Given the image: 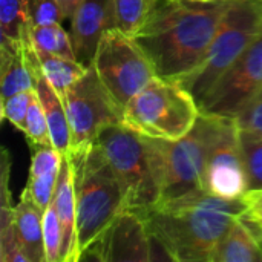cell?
I'll return each instance as SVG.
<instances>
[{
  "label": "cell",
  "mask_w": 262,
  "mask_h": 262,
  "mask_svg": "<svg viewBox=\"0 0 262 262\" xmlns=\"http://www.w3.org/2000/svg\"><path fill=\"white\" fill-rule=\"evenodd\" d=\"M230 0H155L132 37L158 77L181 81L204 58Z\"/></svg>",
  "instance_id": "cell-1"
},
{
  "label": "cell",
  "mask_w": 262,
  "mask_h": 262,
  "mask_svg": "<svg viewBox=\"0 0 262 262\" xmlns=\"http://www.w3.org/2000/svg\"><path fill=\"white\" fill-rule=\"evenodd\" d=\"M247 212L244 198L229 200L196 190L163 200L138 213L167 259L210 262L232 224Z\"/></svg>",
  "instance_id": "cell-2"
},
{
  "label": "cell",
  "mask_w": 262,
  "mask_h": 262,
  "mask_svg": "<svg viewBox=\"0 0 262 262\" xmlns=\"http://www.w3.org/2000/svg\"><path fill=\"white\" fill-rule=\"evenodd\" d=\"M74 170L77 200V261L104 235L112 223L127 210L124 189L101 147L68 155Z\"/></svg>",
  "instance_id": "cell-3"
},
{
  "label": "cell",
  "mask_w": 262,
  "mask_h": 262,
  "mask_svg": "<svg viewBox=\"0 0 262 262\" xmlns=\"http://www.w3.org/2000/svg\"><path fill=\"white\" fill-rule=\"evenodd\" d=\"M95 143L124 189L127 210L144 212L161 201L164 177L160 140L143 137L118 123L106 127Z\"/></svg>",
  "instance_id": "cell-4"
},
{
  "label": "cell",
  "mask_w": 262,
  "mask_h": 262,
  "mask_svg": "<svg viewBox=\"0 0 262 262\" xmlns=\"http://www.w3.org/2000/svg\"><path fill=\"white\" fill-rule=\"evenodd\" d=\"M201 107L178 81L155 75L123 109V124L161 141H178L195 126Z\"/></svg>",
  "instance_id": "cell-5"
},
{
  "label": "cell",
  "mask_w": 262,
  "mask_h": 262,
  "mask_svg": "<svg viewBox=\"0 0 262 262\" xmlns=\"http://www.w3.org/2000/svg\"><path fill=\"white\" fill-rule=\"evenodd\" d=\"M261 34V0H230L204 58L178 83H181L200 103L220 77Z\"/></svg>",
  "instance_id": "cell-6"
},
{
  "label": "cell",
  "mask_w": 262,
  "mask_h": 262,
  "mask_svg": "<svg viewBox=\"0 0 262 262\" xmlns=\"http://www.w3.org/2000/svg\"><path fill=\"white\" fill-rule=\"evenodd\" d=\"M235 118L201 112L193 129L178 141H161L163 200L204 190L209 158Z\"/></svg>",
  "instance_id": "cell-7"
},
{
  "label": "cell",
  "mask_w": 262,
  "mask_h": 262,
  "mask_svg": "<svg viewBox=\"0 0 262 262\" xmlns=\"http://www.w3.org/2000/svg\"><path fill=\"white\" fill-rule=\"evenodd\" d=\"M92 66L121 111L157 75L150 58L137 40L118 28L103 34Z\"/></svg>",
  "instance_id": "cell-8"
},
{
  "label": "cell",
  "mask_w": 262,
  "mask_h": 262,
  "mask_svg": "<svg viewBox=\"0 0 262 262\" xmlns=\"http://www.w3.org/2000/svg\"><path fill=\"white\" fill-rule=\"evenodd\" d=\"M61 98L72 137L69 155L83 154L106 127L123 123V111L107 92L92 64L77 83L61 94Z\"/></svg>",
  "instance_id": "cell-9"
},
{
  "label": "cell",
  "mask_w": 262,
  "mask_h": 262,
  "mask_svg": "<svg viewBox=\"0 0 262 262\" xmlns=\"http://www.w3.org/2000/svg\"><path fill=\"white\" fill-rule=\"evenodd\" d=\"M262 91V34L198 103L201 112L235 118Z\"/></svg>",
  "instance_id": "cell-10"
},
{
  "label": "cell",
  "mask_w": 262,
  "mask_h": 262,
  "mask_svg": "<svg viewBox=\"0 0 262 262\" xmlns=\"http://www.w3.org/2000/svg\"><path fill=\"white\" fill-rule=\"evenodd\" d=\"M154 238L138 212L124 210L104 235L84 253V258L103 262H146L152 256Z\"/></svg>",
  "instance_id": "cell-11"
},
{
  "label": "cell",
  "mask_w": 262,
  "mask_h": 262,
  "mask_svg": "<svg viewBox=\"0 0 262 262\" xmlns=\"http://www.w3.org/2000/svg\"><path fill=\"white\" fill-rule=\"evenodd\" d=\"M204 190L229 200L244 198L249 190V177L236 121L227 129L209 158Z\"/></svg>",
  "instance_id": "cell-12"
},
{
  "label": "cell",
  "mask_w": 262,
  "mask_h": 262,
  "mask_svg": "<svg viewBox=\"0 0 262 262\" xmlns=\"http://www.w3.org/2000/svg\"><path fill=\"white\" fill-rule=\"evenodd\" d=\"M71 28L77 60L84 66H91L103 34L117 28L114 0H83L71 20Z\"/></svg>",
  "instance_id": "cell-13"
},
{
  "label": "cell",
  "mask_w": 262,
  "mask_h": 262,
  "mask_svg": "<svg viewBox=\"0 0 262 262\" xmlns=\"http://www.w3.org/2000/svg\"><path fill=\"white\" fill-rule=\"evenodd\" d=\"M25 51H26V57H28V61H29L32 75H34V89L37 91V95L41 101V106H43V111L46 115L52 146L61 155H69L72 137H71V127H69V120H68L63 98L55 91V88L49 83V80L43 75L41 69L38 68V63L26 41V37H25Z\"/></svg>",
  "instance_id": "cell-14"
},
{
  "label": "cell",
  "mask_w": 262,
  "mask_h": 262,
  "mask_svg": "<svg viewBox=\"0 0 262 262\" xmlns=\"http://www.w3.org/2000/svg\"><path fill=\"white\" fill-rule=\"evenodd\" d=\"M61 226V262H77V200L74 170L68 155H63L57 187L52 200Z\"/></svg>",
  "instance_id": "cell-15"
},
{
  "label": "cell",
  "mask_w": 262,
  "mask_h": 262,
  "mask_svg": "<svg viewBox=\"0 0 262 262\" xmlns=\"http://www.w3.org/2000/svg\"><path fill=\"white\" fill-rule=\"evenodd\" d=\"M31 167L25 193L45 212L52 203L63 155L54 146L31 147Z\"/></svg>",
  "instance_id": "cell-16"
},
{
  "label": "cell",
  "mask_w": 262,
  "mask_h": 262,
  "mask_svg": "<svg viewBox=\"0 0 262 262\" xmlns=\"http://www.w3.org/2000/svg\"><path fill=\"white\" fill-rule=\"evenodd\" d=\"M261 232L249 212L241 215L216 247L210 262H262Z\"/></svg>",
  "instance_id": "cell-17"
},
{
  "label": "cell",
  "mask_w": 262,
  "mask_h": 262,
  "mask_svg": "<svg viewBox=\"0 0 262 262\" xmlns=\"http://www.w3.org/2000/svg\"><path fill=\"white\" fill-rule=\"evenodd\" d=\"M0 100L21 91L34 89V75L20 41H0Z\"/></svg>",
  "instance_id": "cell-18"
},
{
  "label": "cell",
  "mask_w": 262,
  "mask_h": 262,
  "mask_svg": "<svg viewBox=\"0 0 262 262\" xmlns=\"http://www.w3.org/2000/svg\"><path fill=\"white\" fill-rule=\"evenodd\" d=\"M43 210L21 192L20 201L14 206V224L17 236L31 262H46L43 239Z\"/></svg>",
  "instance_id": "cell-19"
},
{
  "label": "cell",
  "mask_w": 262,
  "mask_h": 262,
  "mask_svg": "<svg viewBox=\"0 0 262 262\" xmlns=\"http://www.w3.org/2000/svg\"><path fill=\"white\" fill-rule=\"evenodd\" d=\"M29 48L35 57L43 75L49 80V83L55 88V91L60 95L64 91H68L74 83H77L86 74V71L89 68V66L81 64L75 58H66V57H60V55L38 52L31 45H29Z\"/></svg>",
  "instance_id": "cell-20"
},
{
  "label": "cell",
  "mask_w": 262,
  "mask_h": 262,
  "mask_svg": "<svg viewBox=\"0 0 262 262\" xmlns=\"http://www.w3.org/2000/svg\"><path fill=\"white\" fill-rule=\"evenodd\" d=\"M26 40L38 52L77 60L75 52H74L72 38L63 29L60 21L31 26L26 34Z\"/></svg>",
  "instance_id": "cell-21"
},
{
  "label": "cell",
  "mask_w": 262,
  "mask_h": 262,
  "mask_svg": "<svg viewBox=\"0 0 262 262\" xmlns=\"http://www.w3.org/2000/svg\"><path fill=\"white\" fill-rule=\"evenodd\" d=\"M31 28L28 0H0V41H20Z\"/></svg>",
  "instance_id": "cell-22"
},
{
  "label": "cell",
  "mask_w": 262,
  "mask_h": 262,
  "mask_svg": "<svg viewBox=\"0 0 262 262\" xmlns=\"http://www.w3.org/2000/svg\"><path fill=\"white\" fill-rule=\"evenodd\" d=\"M117 28L134 35L147 20L155 0H114Z\"/></svg>",
  "instance_id": "cell-23"
},
{
  "label": "cell",
  "mask_w": 262,
  "mask_h": 262,
  "mask_svg": "<svg viewBox=\"0 0 262 262\" xmlns=\"http://www.w3.org/2000/svg\"><path fill=\"white\" fill-rule=\"evenodd\" d=\"M23 134H25V137L28 140V144L31 147H35V146H52V140H51L46 115H45L41 101H40L35 89L32 92L31 104H29L28 115H26V127H25Z\"/></svg>",
  "instance_id": "cell-24"
},
{
  "label": "cell",
  "mask_w": 262,
  "mask_h": 262,
  "mask_svg": "<svg viewBox=\"0 0 262 262\" xmlns=\"http://www.w3.org/2000/svg\"><path fill=\"white\" fill-rule=\"evenodd\" d=\"M43 239L46 262H61V226L54 203L43 213Z\"/></svg>",
  "instance_id": "cell-25"
},
{
  "label": "cell",
  "mask_w": 262,
  "mask_h": 262,
  "mask_svg": "<svg viewBox=\"0 0 262 262\" xmlns=\"http://www.w3.org/2000/svg\"><path fill=\"white\" fill-rule=\"evenodd\" d=\"M241 138H262V91L235 117Z\"/></svg>",
  "instance_id": "cell-26"
},
{
  "label": "cell",
  "mask_w": 262,
  "mask_h": 262,
  "mask_svg": "<svg viewBox=\"0 0 262 262\" xmlns=\"http://www.w3.org/2000/svg\"><path fill=\"white\" fill-rule=\"evenodd\" d=\"M32 92L34 89L21 91V92H17L11 97L0 100L2 118L8 120L14 127H17L21 132H25V127H26V115H28V109L31 104Z\"/></svg>",
  "instance_id": "cell-27"
},
{
  "label": "cell",
  "mask_w": 262,
  "mask_h": 262,
  "mask_svg": "<svg viewBox=\"0 0 262 262\" xmlns=\"http://www.w3.org/2000/svg\"><path fill=\"white\" fill-rule=\"evenodd\" d=\"M241 143L249 177V190H259L262 189V138H241Z\"/></svg>",
  "instance_id": "cell-28"
},
{
  "label": "cell",
  "mask_w": 262,
  "mask_h": 262,
  "mask_svg": "<svg viewBox=\"0 0 262 262\" xmlns=\"http://www.w3.org/2000/svg\"><path fill=\"white\" fill-rule=\"evenodd\" d=\"M0 261L31 262L17 236L14 221L5 227H0Z\"/></svg>",
  "instance_id": "cell-29"
},
{
  "label": "cell",
  "mask_w": 262,
  "mask_h": 262,
  "mask_svg": "<svg viewBox=\"0 0 262 262\" xmlns=\"http://www.w3.org/2000/svg\"><path fill=\"white\" fill-rule=\"evenodd\" d=\"M244 200L249 206V215L262 229V189L249 190L244 195Z\"/></svg>",
  "instance_id": "cell-30"
},
{
  "label": "cell",
  "mask_w": 262,
  "mask_h": 262,
  "mask_svg": "<svg viewBox=\"0 0 262 262\" xmlns=\"http://www.w3.org/2000/svg\"><path fill=\"white\" fill-rule=\"evenodd\" d=\"M64 20H72L83 0H55Z\"/></svg>",
  "instance_id": "cell-31"
},
{
  "label": "cell",
  "mask_w": 262,
  "mask_h": 262,
  "mask_svg": "<svg viewBox=\"0 0 262 262\" xmlns=\"http://www.w3.org/2000/svg\"><path fill=\"white\" fill-rule=\"evenodd\" d=\"M259 241H261V244H262V232H261V235H259Z\"/></svg>",
  "instance_id": "cell-32"
},
{
  "label": "cell",
  "mask_w": 262,
  "mask_h": 262,
  "mask_svg": "<svg viewBox=\"0 0 262 262\" xmlns=\"http://www.w3.org/2000/svg\"><path fill=\"white\" fill-rule=\"evenodd\" d=\"M261 2H262V0H261Z\"/></svg>",
  "instance_id": "cell-33"
}]
</instances>
